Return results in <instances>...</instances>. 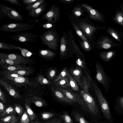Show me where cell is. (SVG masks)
<instances>
[{"label":"cell","instance_id":"6da1fadb","mask_svg":"<svg viewBox=\"0 0 123 123\" xmlns=\"http://www.w3.org/2000/svg\"><path fill=\"white\" fill-rule=\"evenodd\" d=\"M86 76L89 79L93 86L102 111L104 117L107 119L111 118V114L108 103L103 95L97 83L92 79L90 73H87Z\"/></svg>","mask_w":123,"mask_h":123},{"label":"cell","instance_id":"7a4b0ae2","mask_svg":"<svg viewBox=\"0 0 123 123\" xmlns=\"http://www.w3.org/2000/svg\"><path fill=\"white\" fill-rule=\"evenodd\" d=\"M42 43L47 46L49 49L56 51L58 46V38L54 29H47L39 37Z\"/></svg>","mask_w":123,"mask_h":123},{"label":"cell","instance_id":"3957f363","mask_svg":"<svg viewBox=\"0 0 123 123\" xmlns=\"http://www.w3.org/2000/svg\"><path fill=\"white\" fill-rule=\"evenodd\" d=\"M96 78L98 82L103 86L105 92H108L111 81L109 77L105 72L103 66L98 62L96 63Z\"/></svg>","mask_w":123,"mask_h":123},{"label":"cell","instance_id":"277c9868","mask_svg":"<svg viewBox=\"0 0 123 123\" xmlns=\"http://www.w3.org/2000/svg\"><path fill=\"white\" fill-rule=\"evenodd\" d=\"M34 27V25L27 23H11L2 25L0 27V30L4 32H14L31 29Z\"/></svg>","mask_w":123,"mask_h":123},{"label":"cell","instance_id":"5b68a950","mask_svg":"<svg viewBox=\"0 0 123 123\" xmlns=\"http://www.w3.org/2000/svg\"><path fill=\"white\" fill-rule=\"evenodd\" d=\"M8 18L16 21H22L23 19L20 14L15 9L4 5L0 4V19L2 17Z\"/></svg>","mask_w":123,"mask_h":123},{"label":"cell","instance_id":"8992f818","mask_svg":"<svg viewBox=\"0 0 123 123\" xmlns=\"http://www.w3.org/2000/svg\"><path fill=\"white\" fill-rule=\"evenodd\" d=\"M2 79L13 86L21 87L23 86L27 87L28 86L31 87L35 86L36 84L34 82L31 81L29 78L24 77L13 78H7L4 77Z\"/></svg>","mask_w":123,"mask_h":123},{"label":"cell","instance_id":"52a82bcc","mask_svg":"<svg viewBox=\"0 0 123 123\" xmlns=\"http://www.w3.org/2000/svg\"><path fill=\"white\" fill-rule=\"evenodd\" d=\"M54 86L57 89L63 92L68 98L74 103L80 105L82 107H86L87 106L80 93L73 91L68 89Z\"/></svg>","mask_w":123,"mask_h":123},{"label":"cell","instance_id":"ba28073f","mask_svg":"<svg viewBox=\"0 0 123 123\" xmlns=\"http://www.w3.org/2000/svg\"><path fill=\"white\" fill-rule=\"evenodd\" d=\"M89 91L81 90L80 93L83 98L91 113L93 116H96L99 112L98 108L95 101L90 94Z\"/></svg>","mask_w":123,"mask_h":123},{"label":"cell","instance_id":"9c48e42d","mask_svg":"<svg viewBox=\"0 0 123 123\" xmlns=\"http://www.w3.org/2000/svg\"><path fill=\"white\" fill-rule=\"evenodd\" d=\"M0 58L10 59L21 64L25 65L35 64V62L29 58L24 57L20 54L17 53L7 54L0 52Z\"/></svg>","mask_w":123,"mask_h":123},{"label":"cell","instance_id":"30bf717a","mask_svg":"<svg viewBox=\"0 0 123 123\" xmlns=\"http://www.w3.org/2000/svg\"><path fill=\"white\" fill-rule=\"evenodd\" d=\"M107 35H103L99 39L97 47L98 49H108L117 47L120 45Z\"/></svg>","mask_w":123,"mask_h":123},{"label":"cell","instance_id":"8fae6325","mask_svg":"<svg viewBox=\"0 0 123 123\" xmlns=\"http://www.w3.org/2000/svg\"><path fill=\"white\" fill-rule=\"evenodd\" d=\"M60 15L59 8L56 5H53L48 11L42 16L41 20L45 19L48 22L55 23L58 21Z\"/></svg>","mask_w":123,"mask_h":123},{"label":"cell","instance_id":"7c38bea8","mask_svg":"<svg viewBox=\"0 0 123 123\" xmlns=\"http://www.w3.org/2000/svg\"><path fill=\"white\" fill-rule=\"evenodd\" d=\"M14 40L21 43H31L34 42L37 37V35L28 32L22 33L10 36Z\"/></svg>","mask_w":123,"mask_h":123},{"label":"cell","instance_id":"4fadbf2b","mask_svg":"<svg viewBox=\"0 0 123 123\" xmlns=\"http://www.w3.org/2000/svg\"><path fill=\"white\" fill-rule=\"evenodd\" d=\"M78 26L80 29L86 36L88 38H90L93 35L97 30L98 29H104L105 27H95L84 22H82L78 24Z\"/></svg>","mask_w":123,"mask_h":123},{"label":"cell","instance_id":"5bb4252c","mask_svg":"<svg viewBox=\"0 0 123 123\" xmlns=\"http://www.w3.org/2000/svg\"><path fill=\"white\" fill-rule=\"evenodd\" d=\"M82 6L88 12L90 17L92 19L100 22L104 21V16L99 12L86 4H82Z\"/></svg>","mask_w":123,"mask_h":123},{"label":"cell","instance_id":"9a60e30c","mask_svg":"<svg viewBox=\"0 0 123 123\" xmlns=\"http://www.w3.org/2000/svg\"><path fill=\"white\" fill-rule=\"evenodd\" d=\"M51 90L54 95L59 101L68 104H72L74 102L68 98L63 92L57 89L52 85Z\"/></svg>","mask_w":123,"mask_h":123},{"label":"cell","instance_id":"2e32d148","mask_svg":"<svg viewBox=\"0 0 123 123\" xmlns=\"http://www.w3.org/2000/svg\"><path fill=\"white\" fill-rule=\"evenodd\" d=\"M0 85L3 86L9 94L15 98H22L21 96L13 86L2 79L0 80Z\"/></svg>","mask_w":123,"mask_h":123},{"label":"cell","instance_id":"e0dca14e","mask_svg":"<svg viewBox=\"0 0 123 123\" xmlns=\"http://www.w3.org/2000/svg\"><path fill=\"white\" fill-rule=\"evenodd\" d=\"M82 71L81 68L76 65L74 67L71 66L68 71L80 87L82 86L81 78L82 75Z\"/></svg>","mask_w":123,"mask_h":123},{"label":"cell","instance_id":"ac0fdd59","mask_svg":"<svg viewBox=\"0 0 123 123\" xmlns=\"http://www.w3.org/2000/svg\"><path fill=\"white\" fill-rule=\"evenodd\" d=\"M26 100L30 105L31 103L34 104L36 106L39 108L46 107L48 105L47 103L42 98L36 96H33Z\"/></svg>","mask_w":123,"mask_h":123},{"label":"cell","instance_id":"d6986e66","mask_svg":"<svg viewBox=\"0 0 123 123\" xmlns=\"http://www.w3.org/2000/svg\"><path fill=\"white\" fill-rule=\"evenodd\" d=\"M105 30L108 33L114 37L120 44L121 43L123 38V33L122 31L110 26Z\"/></svg>","mask_w":123,"mask_h":123},{"label":"cell","instance_id":"ffe728a7","mask_svg":"<svg viewBox=\"0 0 123 123\" xmlns=\"http://www.w3.org/2000/svg\"><path fill=\"white\" fill-rule=\"evenodd\" d=\"M112 17L117 24L123 26V2L117 9Z\"/></svg>","mask_w":123,"mask_h":123},{"label":"cell","instance_id":"44dd1931","mask_svg":"<svg viewBox=\"0 0 123 123\" xmlns=\"http://www.w3.org/2000/svg\"><path fill=\"white\" fill-rule=\"evenodd\" d=\"M47 3L45 2L38 7L30 11L28 14L33 18H37L41 15L46 9Z\"/></svg>","mask_w":123,"mask_h":123},{"label":"cell","instance_id":"7402d4cb","mask_svg":"<svg viewBox=\"0 0 123 123\" xmlns=\"http://www.w3.org/2000/svg\"><path fill=\"white\" fill-rule=\"evenodd\" d=\"M77 55V58L75 62L76 65L81 68L85 74L87 73H90V72L88 69L84 56L78 54Z\"/></svg>","mask_w":123,"mask_h":123},{"label":"cell","instance_id":"603a6c76","mask_svg":"<svg viewBox=\"0 0 123 123\" xmlns=\"http://www.w3.org/2000/svg\"><path fill=\"white\" fill-rule=\"evenodd\" d=\"M56 52L47 49H39V55L41 58L46 60L53 59L56 55Z\"/></svg>","mask_w":123,"mask_h":123},{"label":"cell","instance_id":"cb8c5ba5","mask_svg":"<svg viewBox=\"0 0 123 123\" xmlns=\"http://www.w3.org/2000/svg\"><path fill=\"white\" fill-rule=\"evenodd\" d=\"M67 42L65 36H63L61 38L60 41V55L61 60L64 58L68 51L67 46Z\"/></svg>","mask_w":123,"mask_h":123},{"label":"cell","instance_id":"d4e9b609","mask_svg":"<svg viewBox=\"0 0 123 123\" xmlns=\"http://www.w3.org/2000/svg\"><path fill=\"white\" fill-rule=\"evenodd\" d=\"M116 53L115 50L104 51L99 53V55L104 61L108 62L116 55Z\"/></svg>","mask_w":123,"mask_h":123},{"label":"cell","instance_id":"484cf974","mask_svg":"<svg viewBox=\"0 0 123 123\" xmlns=\"http://www.w3.org/2000/svg\"><path fill=\"white\" fill-rule=\"evenodd\" d=\"M52 85L66 89H68L70 87L69 79L67 76L61 79L58 81L52 83Z\"/></svg>","mask_w":123,"mask_h":123},{"label":"cell","instance_id":"4316f807","mask_svg":"<svg viewBox=\"0 0 123 123\" xmlns=\"http://www.w3.org/2000/svg\"><path fill=\"white\" fill-rule=\"evenodd\" d=\"M33 68L28 67L27 68L22 69L10 71L12 73L22 75L24 76H27L31 75L34 72Z\"/></svg>","mask_w":123,"mask_h":123},{"label":"cell","instance_id":"83f0119b","mask_svg":"<svg viewBox=\"0 0 123 123\" xmlns=\"http://www.w3.org/2000/svg\"><path fill=\"white\" fill-rule=\"evenodd\" d=\"M82 86L81 87V90L89 91V89L91 88L92 84L90 80L86 76L82 74L81 78Z\"/></svg>","mask_w":123,"mask_h":123},{"label":"cell","instance_id":"f1b7e54d","mask_svg":"<svg viewBox=\"0 0 123 123\" xmlns=\"http://www.w3.org/2000/svg\"><path fill=\"white\" fill-rule=\"evenodd\" d=\"M28 67L25 65L20 64L13 65H5L0 66V68L4 70L10 71L22 69L27 68Z\"/></svg>","mask_w":123,"mask_h":123},{"label":"cell","instance_id":"f546056e","mask_svg":"<svg viewBox=\"0 0 123 123\" xmlns=\"http://www.w3.org/2000/svg\"><path fill=\"white\" fill-rule=\"evenodd\" d=\"M12 49H18L20 51L22 55L23 56L29 58L33 55H36L35 54L32 53L26 49L22 48L14 44H11Z\"/></svg>","mask_w":123,"mask_h":123},{"label":"cell","instance_id":"4dcf8cb0","mask_svg":"<svg viewBox=\"0 0 123 123\" xmlns=\"http://www.w3.org/2000/svg\"><path fill=\"white\" fill-rule=\"evenodd\" d=\"M18 117H17L13 115H10L7 116L1 117L0 121L4 123H15L17 122Z\"/></svg>","mask_w":123,"mask_h":123},{"label":"cell","instance_id":"1f68e13d","mask_svg":"<svg viewBox=\"0 0 123 123\" xmlns=\"http://www.w3.org/2000/svg\"><path fill=\"white\" fill-rule=\"evenodd\" d=\"M25 107L29 116L30 121L31 122L35 121L37 119L36 115L32 110L30 107V105L26 100L25 103Z\"/></svg>","mask_w":123,"mask_h":123},{"label":"cell","instance_id":"d6a6232c","mask_svg":"<svg viewBox=\"0 0 123 123\" xmlns=\"http://www.w3.org/2000/svg\"><path fill=\"white\" fill-rule=\"evenodd\" d=\"M68 76L69 79L70 87L74 91L78 92L79 88L78 83L73 76L68 71Z\"/></svg>","mask_w":123,"mask_h":123},{"label":"cell","instance_id":"836d02e7","mask_svg":"<svg viewBox=\"0 0 123 123\" xmlns=\"http://www.w3.org/2000/svg\"><path fill=\"white\" fill-rule=\"evenodd\" d=\"M45 2V0H38L26 6L25 9L26 10L30 11L33 9L38 7Z\"/></svg>","mask_w":123,"mask_h":123},{"label":"cell","instance_id":"e575fe53","mask_svg":"<svg viewBox=\"0 0 123 123\" xmlns=\"http://www.w3.org/2000/svg\"><path fill=\"white\" fill-rule=\"evenodd\" d=\"M1 74L4 77L7 78H13L18 77H24L23 76L14 73L10 72L9 70H3L0 72Z\"/></svg>","mask_w":123,"mask_h":123},{"label":"cell","instance_id":"d590c367","mask_svg":"<svg viewBox=\"0 0 123 123\" xmlns=\"http://www.w3.org/2000/svg\"><path fill=\"white\" fill-rule=\"evenodd\" d=\"M37 80L40 84L43 85H51L52 81L45 77L42 75L38 74L37 77Z\"/></svg>","mask_w":123,"mask_h":123},{"label":"cell","instance_id":"8d00e7d4","mask_svg":"<svg viewBox=\"0 0 123 123\" xmlns=\"http://www.w3.org/2000/svg\"><path fill=\"white\" fill-rule=\"evenodd\" d=\"M57 71V69L55 68L49 69L47 74V79L50 81L53 80L55 78Z\"/></svg>","mask_w":123,"mask_h":123},{"label":"cell","instance_id":"74e56055","mask_svg":"<svg viewBox=\"0 0 123 123\" xmlns=\"http://www.w3.org/2000/svg\"><path fill=\"white\" fill-rule=\"evenodd\" d=\"M16 112L12 105H9L3 112L0 114V117H2L10 115L16 114Z\"/></svg>","mask_w":123,"mask_h":123},{"label":"cell","instance_id":"f35d334b","mask_svg":"<svg viewBox=\"0 0 123 123\" xmlns=\"http://www.w3.org/2000/svg\"><path fill=\"white\" fill-rule=\"evenodd\" d=\"M68 71L66 68H64L60 74L52 81V83L56 82L68 76Z\"/></svg>","mask_w":123,"mask_h":123},{"label":"cell","instance_id":"ab89813d","mask_svg":"<svg viewBox=\"0 0 123 123\" xmlns=\"http://www.w3.org/2000/svg\"><path fill=\"white\" fill-rule=\"evenodd\" d=\"M20 64H21L10 59L0 58V66Z\"/></svg>","mask_w":123,"mask_h":123},{"label":"cell","instance_id":"60d3db41","mask_svg":"<svg viewBox=\"0 0 123 123\" xmlns=\"http://www.w3.org/2000/svg\"><path fill=\"white\" fill-rule=\"evenodd\" d=\"M73 114L74 118L78 123H89L78 112L73 111Z\"/></svg>","mask_w":123,"mask_h":123},{"label":"cell","instance_id":"b9f144b4","mask_svg":"<svg viewBox=\"0 0 123 123\" xmlns=\"http://www.w3.org/2000/svg\"><path fill=\"white\" fill-rule=\"evenodd\" d=\"M72 24L76 33L82 39V40H85L89 43L86 37L82 33L78 26L72 22Z\"/></svg>","mask_w":123,"mask_h":123},{"label":"cell","instance_id":"7bdbcfd3","mask_svg":"<svg viewBox=\"0 0 123 123\" xmlns=\"http://www.w3.org/2000/svg\"><path fill=\"white\" fill-rule=\"evenodd\" d=\"M82 42L79 40L80 45L82 48L85 50L89 51L91 50V47L89 44L90 43L85 40H82Z\"/></svg>","mask_w":123,"mask_h":123},{"label":"cell","instance_id":"ee69618b","mask_svg":"<svg viewBox=\"0 0 123 123\" xmlns=\"http://www.w3.org/2000/svg\"><path fill=\"white\" fill-rule=\"evenodd\" d=\"M60 117L64 123H73L72 120L66 111L63 114L61 115Z\"/></svg>","mask_w":123,"mask_h":123},{"label":"cell","instance_id":"f6af8a7d","mask_svg":"<svg viewBox=\"0 0 123 123\" xmlns=\"http://www.w3.org/2000/svg\"><path fill=\"white\" fill-rule=\"evenodd\" d=\"M13 107L16 112L19 116H22L24 113V109L20 105L15 103L13 105Z\"/></svg>","mask_w":123,"mask_h":123},{"label":"cell","instance_id":"bcb514c9","mask_svg":"<svg viewBox=\"0 0 123 123\" xmlns=\"http://www.w3.org/2000/svg\"><path fill=\"white\" fill-rule=\"evenodd\" d=\"M28 113L26 110L24 111L23 115L20 119L21 123H29L30 122V119Z\"/></svg>","mask_w":123,"mask_h":123},{"label":"cell","instance_id":"7dc6e473","mask_svg":"<svg viewBox=\"0 0 123 123\" xmlns=\"http://www.w3.org/2000/svg\"><path fill=\"white\" fill-rule=\"evenodd\" d=\"M83 12L82 8L80 7H75L74 8L73 13L74 15L77 17L81 16Z\"/></svg>","mask_w":123,"mask_h":123},{"label":"cell","instance_id":"c3c4849f","mask_svg":"<svg viewBox=\"0 0 123 123\" xmlns=\"http://www.w3.org/2000/svg\"><path fill=\"white\" fill-rule=\"evenodd\" d=\"M41 118L44 120H47L54 116V115L53 113L48 112H44L41 114Z\"/></svg>","mask_w":123,"mask_h":123},{"label":"cell","instance_id":"681fc988","mask_svg":"<svg viewBox=\"0 0 123 123\" xmlns=\"http://www.w3.org/2000/svg\"><path fill=\"white\" fill-rule=\"evenodd\" d=\"M0 49L9 50L12 49L11 44L0 42Z\"/></svg>","mask_w":123,"mask_h":123},{"label":"cell","instance_id":"f907efd6","mask_svg":"<svg viewBox=\"0 0 123 123\" xmlns=\"http://www.w3.org/2000/svg\"><path fill=\"white\" fill-rule=\"evenodd\" d=\"M62 118L60 117L59 118H56L47 120L44 123H62Z\"/></svg>","mask_w":123,"mask_h":123},{"label":"cell","instance_id":"816d5d0a","mask_svg":"<svg viewBox=\"0 0 123 123\" xmlns=\"http://www.w3.org/2000/svg\"><path fill=\"white\" fill-rule=\"evenodd\" d=\"M55 25V23L49 22H47L42 25V27L47 29H52Z\"/></svg>","mask_w":123,"mask_h":123},{"label":"cell","instance_id":"f5cc1de1","mask_svg":"<svg viewBox=\"0 0 123 123\" xmlns=\"http://www.w3.org/2000/svg\"><path fill=\"white\" fill-rule=\"evenodd\" d=\"M0 99L3 103L7 104L6 96L0 88Z\"/></svg>","mask_w":123,"mask_h":123},{"label":"cell","instance_id":"db71d44e","mask_svg":"<svg viewBox=\"0 0 123 123\" xmlns=\"http://www.w3.org/2000/svg\"><path fill=\"white\" fill-rule=\"evenodd\" d=\"M72 43L73 46L76 51L77 53L81 55L84 56V55L81 52L79 49V47L76 45L75 42L73 40H72Z\"/></svg>","mask_w":123,"mask_h":123},{"label":"cell","instance_id":"11a10c76","mask_svg":"<svg viewBox=\"0 0 123 123\" xmlns=\"http://www.w3.org/2000/svg\"><path fill=\"white\" fill-rule=\"evenodd\" d=\"M3 0L7 1L12 4L21 6L22 5L18 0Z\"/></svg>","mask_w":123,"mask_h":123},{"label":"cell","instance_id":"9f6ffc18","mask_svg":"<svg viewBox=\"0 0 123 123\" xmlns=\"http://www.w3.org/2000/svg\"><path fill=\"white\" fill-rule=\"evenodd\" d=\"M38 0H23L22 3L26 6Z\"/></svg>","mask_w":123,"mask_h":123},{"label":"cell","instance_id":"6f0895ef","mask_svg":"<svg viewBox=\"0 0 123 123\" xmlns=\"http://www.w3.org/2000/svg\"><path fill=\"white\" fill-rule=\"evenodd\" d=\"M5 105L0 101V114L3 112L6 109Z\"/></svg>","mask_w":123,"mask_h":123},{"label":"cell","instance_id":"680465c9","mask_svg":"<svg viewBox=\"0 0 123 123\" xmlns=\"http://www.w3.org/2000/svg\"><path fill=\"white\" fill-rule=\"evenodd\" d=\"M118 101L119 104L123 109V97H120L118 98Z\"/></svg>","mask_w":123,"mask_h":123},{"label":"cell","instance_id":"91938a15","mask_svg":"<svg viewBox=\"0 0 123 123\" xmlns=\"http://www.w3.org/2000/svg\"><path fill=\"white\" fill-rule=\"evenodd\" d=\"M74 0H60L59 1L64 3L70 4L72 3L74 1Z\"/></svg>","mask_w":123,"mask_h":123},{"label":"cell","instance_id":"94428289","mask_svg":"<svg viewBox=\"0 0 123 123\" xmlns=\"http://www.w3.org/2000/svg\"><path fill=\"white\" fill-rule=\"evenodd\" d=\"M30 123H43L39 121L38 119H37L35 121L32 122Z\"/></svg>","mask_w":123,"mask_h":123},{"label":"cell","instance_id":"6125c7cd","mask_svg":"<svg viewBox=\"0 0 123 123\" xmlns=\"http://www.w3.org/2000/svg\"><path fill=\"white\" fill-rule=\"evenodd\" d=\"M0 123H3L2 122H1V121L0 122Z\"/></svg>","mask_w":123,"mask_h":123},{"label":"cell","instance_id":"be15d7a7","mask_svg":"<svg viewBox=\"0 0 123 123\" xmlns=\"http://www.w3.org/2000/svg\"><path fill=\"white\" fill-rule=\"evenodd\" d=\"M102 123V122H101V123Z\"/></svg>","mask_w":123,"mask_h":123},{"label":"cell","instance_id":"e7e4bbea","mask_svg":"<svg viewBox=\"0 0 123 123\" xmlns=\"http://www.w3.org/2000/svg\"></svg>","mask_w":123,"mask_h":123}]
</instances>
